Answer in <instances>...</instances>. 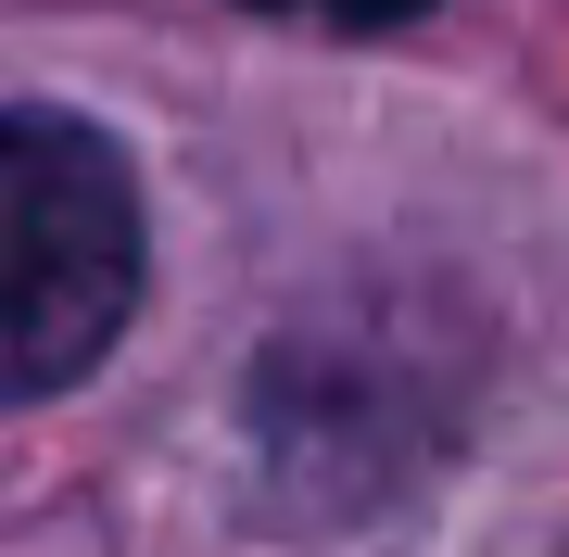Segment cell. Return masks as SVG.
I'll return each mask as SVG.
<instances>
[{"mask_svg":"<svg viewBox=\"0 0 569 557\" xmlns=\"http://www.w3.org/2000/svg\"><path fill=\"white\" fill-rule=\"evenodd\" d=\"M140 305V178L89 115H0V406L89 380Z\"/></svg>","mask_w":569,"mask_h":557,"instance_id":"obj_1","label":"cell"},{"mask_svg":"<svg viewBox=\"0 0 569 557\" xmlns=\"http://www.w3.org/2000/svg\"><path fill=\"white\" fill-rule=\"evenodd\" d=\"M430 330H392V317H317V330H279L253 380V431H266V469L305 481V495H380L392 481V431H430Z\"/></svg>","mask_w":569,"mask_h":557,"instance_id":"obj_2","label":"cell"},{"mask_svg":"<svg viewBox=\"0 0 569 557\" xmlns=\"http://www.w3.org/2000/svg\"><path fill=\"white\" fill-rule=\"evenodd\" d=\"M253 13H317V26H406L430 0H253Z\"/></svg>","mask_w":569,"mask_h":557,"instance_id":"obj_3","label":"cell"}]
</instances>
